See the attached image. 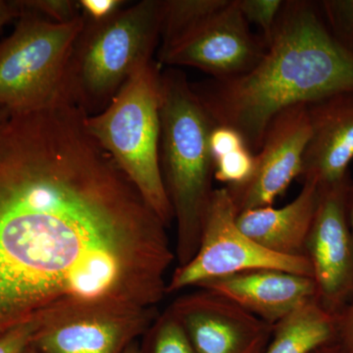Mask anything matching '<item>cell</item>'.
I'll return each mask as SVG.
<instances>
[{"instance_id":"cell-20","label":"cell","mask_w":353,"mask_h":353,"mask_svg":"<svg viewBox=\"0 0 353 353\" xmlns=\"http://www.w3.org/2000/svg\"><path fill=\"white\" fill-rule=\"evenodd\" d=\"M318 3L334 38L353 52V0H324Z\"/></svg>"},{"instance_id":"cell-10","label":"cell","mask_w":353,"mask_h":353,"mask_svg":"<svg viewBox=\"0 0 353 353\" xmlns=\"http://www.w3.org/2000/svg\"><path fill=\"white\" fill-rule=\"evenodd\" d=\"M169 308L194 353H265L270 343L273 325L212 290L178 297Z\"/></svg>"},{"instance_id":"cell-3","label":"cell","mask_w":353,"mask_h":353,"mask_svg":"<svg viewBox=\"0 0 353 353\" xmlns=\"http://www.w3.org/2000/svg\"><path fill=\"white\" fill-rule=\"evenodd\" d=\"M160 166L176 223L178 266L196 255L214 189L209 137L216 122L175 67L161 72Z\"/></svg>"},{"instance_id":"cell-2","label":"cell","mask_w":353,"mask_h":353,"mask_svg":"<svg viewBox=\"0 0 353 353\" xmlns=\"http://www.w3.org/2000/svg\"><path fill=\"white\" fill-rule=\"evenodd\" d=\"M192 88L216 124L236 130L256 154L281 111L353 92V52L334 38L318 2L285 1L259 63Z\"/></svg>"},{"instance_id":"cell-31","label":"cell","mask_w":353,"mask_h":353,"mask_svg":"<svg viewBox=\"0 0 353 353\" xmlns=\"http://www.w3.org/2000/svg\"><path fill=\"white\" fill-rule=\"evenodd\" d=\"M9 116H10V112H9L8 109L0 106V125H1Z\"/></svg>"},{"instance_id":"cell-25","label":"cell","mask_w":353,"mask_h":353,"mask_svg":"<svg viewBox=\"0 0 353 353\" xmlns=\"http://www.w3.org/2000/svg\"><path fill=\"white\" fill-rule=\"evenodd\" d=\"M83 19L90 23H101L124 8V0H80Z\"/></svg>"},{"instance_id":"cell-8","label":"cell","mask_w":353,"mask_h":353,"mask_svg":"<svg viewBox=\"0 0 353 353\" xmlns=\"http://www.w3.org/2000/svg\"><path fill=\"white\" fill-rule=\"evenodd\" d=\"M352 185L350 176L334 185H319V204L306 245L316 299L336 315L353 299Z\"/></svg>"},{"instance_id":"cell-5","label":"cell","mask_w":353,"mask_h":353,"mask_svg":"<svg viewBox=\"0 0 353 353\" xmlns=\"http://www.w3.org/2000/svg\"><path fill=\"white\" fill-rule=\"evenodd\" d=\"M161 0H143L108 20H85L70 62V101L88 116L101 112L160 41Z\"/></svg>"},{"instance_id":"cell-12","label":"cell","mask_w":353,"mask_h":353,"mask_svg":"<svg viewBox=\"0 0 353 353\" xmlns=\"http://www.w3.org/2000/svg\"><path fill=\"white\" fill-rule=\"evenodd\" d=\"M157 308L138 313H92L44 327L32 347L41 353H123L157 319Z\"/></svg>"},{"instance_id":"cell-17","label":"cell","mask_w":353,"mask_h":353,"mask_svg":"<svg viewBox=\"0 0 353 353\" xmlns=\"http://www.w3.org/2000/svg\"><path fill=\"white\" fill-rule=\"evenodd\" d=\"M231 0H161L159 50L185 38L217 15Z\"/></svg>"},{"instance_id":"cell-29","label":"cell","mask_w":353,"mask_h":353,"mask_svg":"<svg viewBox=\"0 0 353 353\" xmlns=\"http://www.w3.org/2000/svg\"><path fill=\"white\" fill-rule=\"evenodd\" d=\"M123 353H141V345L137 343V341H134V343H132Z\"/></svg>"},{"instance_id":"cell-7","label":"cell","mask_w":353,"mask_h":353,"mask_svg":"<svg viewBox=\"0 0 353 353\" xmlns=\"http://www.w3.org/2000/svg\"><path fill=\"white\" fill-rule=\"evenodd\" d=\"M238 214L229 190H214L199 250L187 264L176 267L167 283V294L255 269H278L312 278L307 257L285 256L266 250L241 232L236 224Z\"/></svg>"},{"instance_id":"cell-26","label":"cell","mask_w":353,"mask_h":353,"mask_svg":"<svg viewBox=\"0 0 353 353\" xmlns=\"http://www.w3.org/2000/svg\"><path fill=\"white\" fill-rule=\"evenodd\" d=\"M338 343L347 353H353V299L336 315Z\"/></svg>"},{"instance_id":"cell-19","label":"cell","mask_w":353,"mask_h":353,"mask_svg":"<svg viewBox=\"0 0 353 353\" xmlns=\"http://www.w3.org/2000/svg\"><path fill=\"white\" fill-rule=\"evenodd\" d=\"M214 179L225 183L227 188H238L245 185L255 170L256 158L248 148H241L213 161Z\"/></svg>"},{"instance_id":"cell-13","label":"cell","mask_w":353,"mask_h":353,"mask_svg":"<svg viewBox=\"0 0 353 353\" xmlns=\"http://www.w3.org/2000/svg\"><path fill=\"white\" fill-rule=\"evenodd\" d=\"M311 136L301 178L320 187L350 178L353 159V92L331 95L307 104Z\"/></svg>"},{"instance_id":"cell-22","label":"cell","mask_w":353,"mask_h":353,"mask_svg":"<svg viewBox=\"0 0 353 353\" xmlns=\"http://www.w3.org/2000/svg\"><path fill=\"white\" fill-rule=\"evenodd\" d=\"M21 6L55 23L73 22L82 17L79 1L75 0H20Z\"/></svg>"},{"instance_id":"cell-21","label":"cell","mask_w":353,"mask_h":353,"mask_svg":"<svg viewBox=\"0 0 353 353\" xmlns=\"http://www.w3.org/2000/svg\"><path fill=\"white\" fill-rule=\"evenodd\" d=\"M239 9L248 25L257 26L268 46L279 16L284 7L283 0H236Z\"/></svg>"},{"instance_id":"cell-9","label":"cell","mask_w":353,"mask_h":353,"mask_svg":"<svg viewBox=\"0 0 353 353\" xmlns=\"http://www.w3.org/2000/svg\"><path fill=\"white\" fill-rule=\"evenodd\" d=\"M267 50L231 0L222 11L194 32L166 50H159L160 63L201 70L212 79L240 76L252 70Z\"/></svg>"},{"instance_id":"cell-18","label":"cell","mask_w":353,"mask_h":353,"mask_svg":"<svg viewBox=\"0 0 353 353\" xmlns=\"http://www.w3.org/2000/svg\"><path fill=\"white\" fill-rule=\"evenodd\" d=\"M143 336L141 353H194L183 325L169 307L158 314Z\"/></svg>"},{"instance_id":"cell-23","label":"cell","mask_w":353,"mask_h":353,"mask_svg":"<svg viewBox=\"0 0 353 353\" xmlns=\"http://www.w3.org/2000/svg\"><path fill=\"white\" fill-rule=\"evenodd\" d=\"M248 148L243 136L233 128L216 125L209 137V150L213 161L228 153Z\"/></svg>"},{"instance_id":"cell-11","label":"cell","mask_w":353,"mask_h":353,"mask_svg":"<svg viewBox=\"0 0 353 353\" xmlns=\"http://www.w3.org/2000/svg\"><path fill=\"white\" fill-rule=\"evenodd\" d=\"M311 136L307 104L281 111L267 127L255 154L254 173L245 185L227 188L238 213L272 206L303 173V158Z\"/></svg>"},{"instance_id":"cell-32","label":"cell","mask_w":353,"mask_h":353,"mask_svg":"<svg viewBox=\"0 0 353 353\" xmlns=\"http://www.w3.org/2000/svg\"><path fill=\"white\" fill-rule=\"evenodd\" d=\"M24 353H41V352H38V350H37L36 348L32 347H32H30L29 348H28V350H26V352Z\"/></svg>"},{"instance_id":"cell-14","label":"cell","mask_w":353,"mask_h":353,"mask_svg":"<svg viewBox=\"0 0 353 353\" xmlns=\"http://www.w3.org/2000/svg\"><path fill=\"white\" fill-rule=\"evenodd\" d=\"M227 297L270 325L316 299L314 280L278 269H255L206 281L197 285Z\"/></svg>"},{"instance_id":"cell-4","label":"cell","mask_w":353,"mask_h":353,"mask_svg":"<svg viewBox=\"0 0 353 353\" xmlns=\"http://www.w3.org/2000/svg\"><path fill=\"white\" fill-rule=\"evenodd\" d=\"M160 102L161 71L152 61L130 77L108 108L88 116L85 125L168 228L174 213L160 166Z\"/></svg>"},{"instance_id":"cell-30","label":"cell","mask_w":353,"mask_h":353,"mask_svg":"<svg viewBox=\"0 0 353 353\" xmlns=\"http://www.w3.org/2000/svg\"><path fill=\"white\" fill-rule=\"evenodd\" d=\"M350 229H352V233L353 236V185L352 190V196H350Z\"/></svg>"},{"instance_id":"cell-24","label":"cell","mask_w":353,"mask_h":353,"mask_svg":"<svg viewBox=\"0 0 353 353\" xmlns=\"http://www.w3.org/2000/svg\"><path fill=\"white\" fill-rule=\"evenodd\" d=\"M41 326L26 325L0 336V353H24L32 347Z\"/></svg>"},{"instance_id":"cell-6","label":"cell","mask_w":353,"mask_h":353,"mask_svg":"<svg viewBox=\"0 0 353 353\" xmlns=\"http://www.w3.org/2000/svg\"><path fill=\"white\" fill-rule=\"evenodd\" d=\"M83 27V15L55 23L23 8L12 34L0 43V106L21 114L72 103L70 62Z\"/></svg>"},{"instance_id":"cell-15","label":"cell","mask_w":353,"mask_h":353,"mask_svg":"<svg viewBox=\"0 0 353 353\" xmlns=\"http://www.w3.org/2000/svg\"><path fill=\"white\" fill-rule=\"evenodd\" d=\"M299 196L281 208L272 206L239 213L236 224L248 238L278 254L306 257L309 234L320 201L319 183L304 179Z\"/></svg>"},{"instance_id":"cell-27","label":"cell","mask_w":353,"mask_h":353,"mask_svg":"<svg viewBox=\"0 0 353 353\" xmlns=\"http://www.w3.org/2000/svg\"><path fill=\"white\" fill-rule=\"evenodd\" d=\"M22 12L20 0H0V30L11 21L17 20Z\"/></svg>"},{"instance_id":"cell-1","label":"cell","mask_w":353,"mask_h":353,"mask_svg":"<svg viewBox=\"0 0 353 353\" xmlns=\"http://www.w3.org/2000/svg\"><path fill=\"white\" fill-rule=\"evenodd\" d=\"M60 103L0 125V336L92 313H138L167 294V227Z\"/></svg>"},{"instance_id":"cell-28","label":"cell","mask_w":353,"mask_h":353,"mask_svg":"<svg viewBox=\"0 0 353 353\" xmlns=\"http://www.w3.org/2000/svg\"><path fill=\"white\" fill-rule=\"evenodd\" d=\"M312 353H347L343 350L340 343H329V345H324V347L318 348L314 352Z\"/></svg>"},{"instance_id":"cell-16","label":"cell","mask_w":353,"mask_h":353,"mask_svg":"<svg viewBox=\"0 0 353 353\" xmlns=\"http://www.w3.org/2000/svg\"><path fill=\"white\" fill-rule=\"evenodd\" d=\"M336 341V314L326 310L317 299H312L274 325L265 353H312Z\"/></svg>"}]
</instances>
